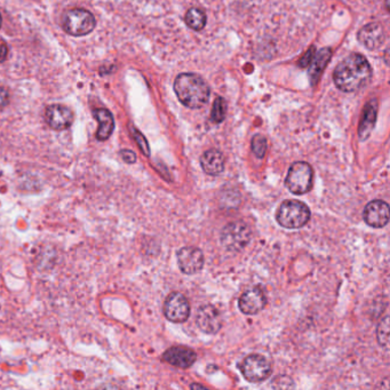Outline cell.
I'll use <instances>...</instances> for the list:
<instances>
[{
    "mask_svg": "<svg viewBox=\"0 0 390 390\" xmlns=\"http://www.w3.org/2000/svg\"><path fill=\"white\" fill-rule=\"evenodd\" d=\"M372 69L366 59L358 53L351 54L339 63L333 73L334 84L342 92L353 93L366 86Z\"/></svg>",
    "mask_w": 390,
    "mask_h": 390,
    "instance_id": "6da1fadb",
    "label": "cell"
},
{
    "mask_svg": "<svg viewBox=\"0 0 390 390\" xmlns=\"http://www.w3.org/2000/svg\"><path fill=\"white\" fill-rule=\"evenodd\" d=\"M174 91L180 102L190 109H199L205 106L211 94L205 80L195 73H181L176 77Z\"/></svg>",
    "mask_w": 390,
    "mask_h": 390,
    "instance_id": "7a4b0ae2",
    "label": "cell"
},
{
    "mask_svg": "<svg viewBox=\"0 0 390 390\" xmlns=\"http://www.w3.org/2000/svg\"><path fill=\"white\" fill-rule=\"evenodd\" d=\"M276 220L284 228H302L310 220V210L300 201L288 199L278 207Z\"/></svg>",
    "mask_w": 390,
    "mask_h": 390,
    "instance_id": "3957f363",
    "label": "cell"
},
{
    "mask_svg": "<svg viewBox=\"0 0 390 390\" xmlns=\"http://www.w3.org/2000/svg\"><path fill=\"white\" fill-rule=\"evenodd\" d=\"M286 188L295 195H304L310 192L314 185V169L308 162L292 164L285 180Z\"/></svg>",
    "mask_w": 390,
    "mask_h": 390,
    "instance_id": "277c9868",
    "label": "cell"
},
{
    "mask_svg": "<svg viewBox=\"0 0 390 390\" xmlns=\"http://www.w3.org/2000/svg\"><path fill=\"white\" fill-rule=\"evenodd\" d=\"M63 29L70 36H86L95 29V17L83 8L70 10L63 15Z\"/></svg>",
    "mask_w": 390,
    "mask_h": 390,
    "instance_id": "5b68a950",
    "label": "cell"
},
{
    "mask_svg": "<svg viewBox=\"0 0 390 390\" xmlns=\"http://www.w3.org/2000/svg\"><path fill=\"white\" fill-rule=\"evenodd\" d=\"M251 229L245 222H232L222 229V244L228 251H243L251 241Z\"/></svg>",
    "mask_w": 390,
    "mask_h": 390,
    "instance_id": "8992f818",
    "label": "cell"
},
{
    "mask_svg": "<svg viewBox=\"0 0 390 390\" xmlns=\"http://www.w3.org/2000/svg\"><path fill=\"white\" fill-rule=\"evenodd\" d=\"M241 374L250 382H261L268 379L272 372L270 362L261 355H250L241 365Z\"/></svg>",
    "mask_w": 390,
    "mask_h": 390,
    "instance_id": "52a82bcc",
    "label": "cell"
},
{
    "mask_svg": "<svg viewBox=\"0 0 390 390\" xmlns=\"http://www.w3.org/2000/svg\"><path fill=\"white\" fill-rule=\"evenodd\" d=\"M164 314L173 323H183L190 316V304L188 299L179 292H173L166 298Z\"/></svg>",
    "mask_w": 390,
    "mask_h": 390,
    "instance_id": "ba28073f",
    "label": "cell"
},
{
    "mask_svg": "<svg viewBox=\"0 0 390 390\" xmlns=\"http://www.w3.org/2000/svg\"><path fill=\"white\" fill-rule=\"evenodd\" d=\"M196 323L199 330L206 334H216L221 330L222 315L213 304H204L197 311Z\"/></svg>",
    "mask_w": 390,
    "mask_h": 390,
    "instance_id": "9c48e42d",
    "label": "cell"
},
{
    "mask_svg": "<svg viewBox=\"0 0 390 390\" xmlns=\"http://www.w3.org/2000/svg\"><path fill=\"white\" fill-rule=\"evenodd\" d=\"M178 263L183 274H197L204 267V254L199 248L185 246L178 252Z\"/></svg>",
    "mask_w": 390,
    "mask_h": 390,
    "instance_id": "30bf717a",
    "label": "cell"
},
{
    "mask_svg": "<svg viewBox=\"0 0 390 390\" xmlns=\"http://www.w3.org/2000/svg\"><path fill=\"white\" fill-rule=\"evenodd\" d=\"M363 218L372 228H384L389 222V206L380 199L370 202L364 210Z\"/></svg>",
    "mask_w": 390,
    "mask_h": 390,
    "instance_id": "8fae6325",
    "label": "cell"
},
{
    "mask_svg": "<svg viewBox=\"0 0 390 390\" xmlns=\"http://www.w3.org/2000/svg\"><path fill=\"white\" fill-rule=\"evenodd\" d=\"M267 304V297L263 290L259 288H251L244 292L239 300V307L245 315H257L263 310Z\"/></svg>",
    "mask_w": 390,
    "mask_h": 390,
    "instance_id": "7c38bea8",
    "label": "cell"
},
{
    "mask_svg": "<svg viewBox=\"0 0 390 390\" xmlns=\"http://www.w3.org/2000/svg\"><path fill=\"white\" fill-rule=\"evenodd\" d=\"M45 120L50 129L63 131L73 125V113L68 106L62 104H52L46 108Z\"/></svg>",
    "mask_w": 390,
    "mask_h": 390,
    "instance_id": "4fadbf2b",
    "label": "cell"
},
{
    "mask_svg": "<svg viewBox=\"0 0 390 390\" xmlns=\"http://www.w3.org/2000/svg\"><path fill=\"white\" fill-rule=\"evenodd\" d=\"M358 40L367 50H378L386 41V31L380 24L372 22L360 29Z\"/></svg>",
    "mask_w": 390,
    "mask_h": 390,
    "instance_id": "5bb4252c",
    "label": "cell"
},
{
    "mask_svg": "<svg viewBox=\"0 0 390 390\" xmlns=\"http://www.w3.org/2000/svg\"><path fill=\"white\" fill-rule=\"evenodd\" d=\"M162 360L173 366L188 369L195 363L197 355L190 348L180 346V347H171L167 349L162 355Z\"/></svg>",
    "mask_w": 390,
    "mask_h": 390,
    "instance_id": "9a60e30c",
    "label": "cell"
},
{
    "mask_svg": "<svg viewBox=\"0 0 390 390\" xmlns=\"http://www.w3.org/2000/svg\"><path fill=\"white\" fill-rule=\"evenodd\" d=\"M201 165L206 174L213 176H219L225 169V157L219 150H207L203 154Z\"/></svg>",
    "mask_w": 390,
    "mask_h": 390,
    "instance_id": "2e32d148",
    "label": "cell"
},
{
    "mask_svg": "<svg viewBox=\"0 0 390 390\" xmlns=\"http://www.w3.org/2000/svg\"><path fill=\"white\" fill-rule=\"evenodd\" d=\"M377 100H372V101L367 103L365 109H364L363 118H362V122H360V131H358L360 139L362 141L366 140L370 136L372 131H373L374 124H375V120H377Z\"/></svg>",
    "mask_w": 390,
    "mask_h": 390,
    "instance_id": "e0dca14e",
    "label": "cell"
},
{
    "mask_svg": "<svg viewBox=\"0 0 390 390\" xmlns=\"http://www.w3.org/2000/svg\"><path fill=\"white\" fill-rule=\"evenodd\" d=\"M94 117L99 122V129L96 132V139L99 141H106L109 139L115 129V120L113 115L106 109H96Z\"/></svg>",
    "mask_w": 390,
    "mask_h": 390,
    "instance_id": "ac0fdd59",
    "label": "cell"
},
{
    "mask_svg": "<svg viewBox=\"0 0 390 390\" xmlns=\"http://www.w3.org/2000/svg\"><path fill=\"white\" fill-rule=\"evenodd\" d=\"M185 24L192 30H202L206 26V15L198 8H190L185 14Z\"/></svg>",
    "mask_w": 390,
    "mask_h": 390,
    "instance_id": "d6986e66",
    "label": "cell"
},
{
    "mask_svg": "<svg viewBox=\"0 0 390 390\" xmlns=\"http://www.w3.org/2000/svg\"><path fill=\"white\" fill-rule=\"evenodd\" d=\"M225 113H227V102L223 98H216L212 109L211 118L213 122H222L225 120Z\"/></svg>",
    "mask_w": 390,
    "mask_h": 390,
    "instance_id": "ffe728a7",
    "label": "cell"
},
{
    "mask_svg": "<svg viewBox=\"0 0 390 390\" xmlns=\"http://www.w3.org/2000/svg\"><path fill=\"white\" fill-rule=\"evenodd\" d=\"M267 140L261 134H255L252 139V151L258 158H263L267 151Z\"/></svg>",
    "mask_w": 390,
    "mask_h": 390,
    "instance_id": "44dd1931",
    "label": "cell"
},
{
    "mask_svg": "<svg viewBox=\"0 0 390 390\" xmlns=\"http://www.w3.org/2000/svg\"><path fill=\"white\" fill-rule=\"evenodd\" d=\"M377 337L380 346L387 348L389 344V318L388 316H386L378 326Z\"/></svg>",
    "mask_w": 390,
    "mask_h": 390,
    "instance_id": "7402d4cb",
    "label": "cell"
},
{
    "mask_svg": "<svg viewBox=\"0 0 390 390\" xmlns=\"http://www.w3.org/2000/svg\"><path fill=\"white\" fill-rule=\"evenodd\" d=\"M331 59V50L328 48H324V50H319L317 54V59L315 61L314 71H313V75H319V73L323 71L325 66L328 64V61Z\"/></svg>",
    "mask_w": 390,
    "mask_h": 390,
    "instance_id": "603a6c76",
    "label": "cell"
},
{
    "mask_svg": "<svg viewBox=\"0 0 390 390\" xmlns=\"http://www.w3.org/2000/svg\"><path fill=\"white\" fill-rule=\"evenodd\" d=\"M131 132H132L133 138L136 139V143H138V146L140 147L141 151H142L145 155L149 156V145L147 142L146 138H145V136H143L142 134L138 131V129H134L133 126L131 127Z\"/></svg>",
    "mask_w": 390,
    "mask_h": 390,
    "instance_id": "cb8c5ba5",
    "label": "cell"
},
{
    "mask_svg": "<svg viewBox=\"0 0 390 390\" xmlns=\"http://www.w3.org/2000/svg\"><path fill=\"white\" fill-rule=\"evenodd\" d=\"M314 48H310V50H308L307 53L304 54V57L301 59L300 61V66L302 68H307V66H310L311 62H313V59H314Z\"/></svg>",
    "mask_w": 390,
    "mask_h": 390,
    "instance_id": "d4e9b609",
    "label": "cell"
},
{
    "mask_svg": "<svg viewBox=\"0 0 390 390\" xmlns=\"http://www.w3.org/2000/svg\"><path fill=\"white\" fill-rule=\"evenodd\" d=\"M120 155H122V158L125 160L127 164H133L136 162V155L132 150H122L120 151Z\"/></svg>",
    "mask_w": 390,
    "mask_h": 390,
    "instance_id": "484cf974",
    "label": "cell"
},
{
    "mask_svg": "<svg viewBox=\"0 0 390 390\" xmlns=\"http://www.w3.org/2000/svg\"><path fill=\"white\" fill-rule=\"evenodd\" d=\"M10 94L5 87H0V109H3L8 104Z\"/></svg>",
    "mask_w": 390,
    "mask_h": 390,
    "instance_id": "4316f807",
    "label": "cell"
},
{
    "mask_svg": "<svg viewBox=\"0 0 390 390\" xmlns=\"http://www.w3.org/2000/svg\"><path fill=\"white\" fill-rule=\"evenodd\" d=\"M192 388H205L204 386H201V384H192Z\"/></svg>",
    "mask_w": 390,
    "mask_h": 390,
    "instance_id": "83f0119b",
    "label": "cell"
},
{
    "mask_svg": "<svg viewBox=\"0 0 390 390\" xmlns=\"http://www.w3.org/2000/svg\"><path fill=\"white\" fill-rule=\"evenodd\" d=\"M0 27H1V15H0Z\"/></svg>",
    "mask_w": 390,
    "mask_h": 390,
    "instance_id": "f1b7e54d",
    "label": "cell"
}]
</instances>
